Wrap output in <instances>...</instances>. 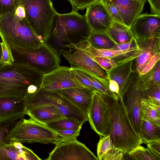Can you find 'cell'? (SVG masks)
Masks as SVG:
<instances>
[{
    "mask_svg": "<svg viewBox=\"0 0 160 160\" xmlns=\"http://www.w3.org/2000/svg\"><path fill=\"white\" fill-rule=\"evenodd\" d=\"M91 29L84 15L77 12L55 16L46 43L58 55L70 53L87 40Z\"/></svg>",
    "mask_w": 160,
    "mask_h": 160,
    "instance_id": "1",
    "label": "cell"
},
{
    "mask_svg": "<svg viewBox=\"0 0 160 160\" xmlns=\"http://www.w3.org/2000/svg\"><path fill=\"white\" fill-rule=\"evenodd\" d=\"M43 74L23 61L0 65V97L26 98L29 87H40Z\"/></svg>",
    "mask_w": 160,
    "mask_h": 160,
    "instance_id": "2",
    "label": "cell"
},
{
    "mask_svg": "<svg viewBox=\"0 0 160 160\" xmlns=\"http://www.w3.org/2000/svg\"><path fill=\"white\" fill-rule=\"evenodd\" d=\"M102 95L111 113L109 135L113 144L125 154H128L143 142L131 122L123 99Z\"/></svg>",
    "mask_w": 160,
    "mask_h": 160,
    "instance_id": "3",
    "label": "cell"
},
{
    "mask_svg": "<svg viewBox=\"0 0 160 160\" xmlns=\"http://www.w3.org/2000/svg\"><path fill=\"white\" fill-rule=\"evenodd\" d=\"M0 37L2 42L12 50L33 49L44 42L37 36L26 18H19L14 12L0 17Z\"/></svg>",
    "mask_w": 160,
    "mask_h": 160,
    "instance_id": "4",
    "label": "cell"
},
{
    "mask_svg": "<svg viewBox=\"0 0 160 160\" xmlns=\"http://www.w3.org/2000/svg\"><path fill=\"white\" fill-rule=\"evenodd\" d=\"M7 139L21 143L39 142L56 145L70 140L31 118L20 120L9 132Z\"/></svg>",
    "mask_w": 160,
    "mask_h": 160,
    "instance_id": "5",
    "label": "cell"
},
{
    "mask_svg": "<svg viewBox=\"0 0 160 160\" xmlns=\"http://www.w3.org/2000/svg\"><path fill=\"white\" fill-rule=\"evenodd\" d=\"M26 19L37 36L43 42L50 34L54 19L58 12L51 0H21Z\"/></svg>",
    "mask_w": 160,
    "mask_h": 160,
    "instance_id": "6",
    "label": "cell"
},
{
    "mask_svg": "<svg viewBox=\"0 0 160 160\" xmlns=\"http://www.w3.org/2000/svg\"><path fill=\"white\" fill-rule=\"evenodd\" d=\"M24 104L25 110L38 105H51L58 108L65 118L74 120L82 125L88 121L87 116L69 101L58 93L41 87L25 99Z\"/></svg>",
    "mask_w": 160,
    "mask_h": 160,
    "instance_id": "7",
    "label": "cell"
},
{
    "mask_svg": "<svg viewBox=\"0 0 160 160\" xmlns=\"http://www.w3.org/2000/svg\"><path fill=\"white\" fill-rule=\"evenodd\" d=\"M26 62L43 74L60 66V58L46 42L38 48L30 50H13Z\"/></svg>",
    "mask_w": 160,
    "mask_h": 160,
    "instance_id": "8",
    "label": "cell"
},
{
    "mask_svg": "<svg viewBox=\"0 0 160 160\" xmlns=\"http://www.w3.org/2000/svg\"><path fill=\"white\" fill-rule=\"evenodd\" d=\"M142 98L144 97L139 74L133 71L130 76L128 88L123 100L131 122L138 134L141 120V100Z\"/></svg>",
    "mask_w": 160,
    "mask_h": 160,
    "instance_id": "9",
    "label": "cell"
},
{
    "mask_svg": "<svg viewBox=\"0 0 160 160\" xmlns=\"http://www.w3.org/2000/svg\"><path fill=\"white\" fill-rule=\"evenodd\" d=\"M88 117L91 128L99 136L109 135L111 113L102 94L94 92Z\"/></svg>",
    "mask_w": 160,
    "mask_h": 160,
    "instance_id": "10",
    "label": "cell"
},
{
    "mask_svg": "<svg viewBox=\"0 0 160 160\" xmlns=\"http://www.w3.org/2000/svg\"><path fill=\"white\" fill-rule=\"evenodd\" d=\"M46 160L99 159L84 144L74 139L65 141L56 145Z\"/></svg>",
    "mask_w": 160,
    "mask_h": 160,
    "instance_id": "11",
    "label": "cell"
},
{
    "mask_svg": "<svg viewBox=\"0 0 160 160\" xmlns=\"http://www.w3.org/2000/svg\"><path fill=\"white\" fill-rule=\"evenodd\" d=\"M87 40L79 45L75 49L63 55L69 62L71 68L81 69L109 81L105 70L94 59L85 48Z\"/></svg>",
    "mask_w": 160,
    "mask_h": 160,
    "instance_id": "12",
    "label": "cell"
},
{
    "mask_svg": "<svg viewBox=\"0 0 160 160\" xmlns=\"http://www.w3.org/2000/svg\"><path fill=\"white\" fill-rule=\"evenodd\" d=\"M40 87L52 92L64 89L84 87L76 78L71 68L61 66L43 74Z\"/></svg>",
    "mask_w": 160,
    "mask_h": 160,
    "instance_id": "13",
    "label": "cell"
},
{
    "mask_svg": "<svg viewBox=\"0 0 160 160\" xmlns=\"http://www.w3.org/2000/svg\"><path fill=\"white\" fill-rule=\"evenodd\" d=\"M140 52L139 49L132 57L117 62L116 65L111 69L105 71L108 80L113 81L118 86V98L123 99L128 88L130 76L133 71V61L138 57Z\"/></svg>",
    "mask_w": 160,
    "mask_h": 160,
    "instance_id": "14",
    "label": "cell"
},
{
    "mask_svg": "<svg viewBox=\"0 0 160 160\" xmlns=\"http://www.w3.org/2000/svg\"><path fill=\"white\" fill-rule=\"evenodd\" d=\"M130 28L135 38H160V15L141 14L136 18Z\"/></svg>",
    "mask_w": 160,
    "mask_h": 160,
    "instance_id": "15",
    "label": "cell"
},
{
    "mask_svg": "<svg viewBox=\"0 0 160 160\" xmlns=\"http://www.w3.org/2000/svg\"><path fill=\"white\" fill-rule=\"evenodd\" d=\"M86 9L85 15L92 31L107 33L113 21L101 0Z\"/></svg>",
    "mask_w": 160,
    "mask_h": 160,
    "instance_id": "16",
    "label": "cell"
},
{
    "mask_svg": "<svg viewBox=\"0 0 160 160\" xmlns=\"http://www.w3.org/2000/svg\"><path fill=\"white\" fill-rule=\"evenodd\" d=\"M135 39L140 52L133 61L132 70L139 74L152 58L160 53V38Z\"/></svg>",
    "mask_w": 160,
    "mask_h": 160,
    "instance_id": "17",
    "label": "cell"
},
{
    "mask_svg": "<svg viewBox=\"0 0 160 160\" xmlns=\"http://www.w3.org/2000/svg\"><path fill=\"white\" fill-rule=\"evenodd\" d=\"M79 109L88 117L94 92L84 87L68 88L56 92Z\"/></svg>",
    "mask_w": 160,
    "mask_h": 160,
    "instance_id": "18",
    "label": "cell"
},
{
    "mask_svg": "<svg viewBox=\"0 0 160 160\" xmlns=\"http://www.w3.org/2000/svg\"><path fill=\"white\" fill-rule=\"evenodd\" d=\"M115 6L124 24L131 28L143 11L146 0H109Z\"/></svg>",
    "mask_w": 160,
    "mask_h": 160,
    "instance_id": "19",
    "label": "cell"
},
{
    "mask_svg": "<svg viewBox=\"0 0 160 160\" xmlns=\"http://www.w3.org/2000/svg\"><path fill=\"white\" fill-rule=\"evenodd\" d=\"M25 115L43 124L65 118L56 107L48 105L36 106L27 109Z\"/></svg>",
    "mask_w": 160,
    "mask_h": 160,
    "instance_id": "20",
    "label": "cell"
},
{
    "mask_svg": "<svg viewBox=\"0 0 160 160\" xmlns=\"http://www.w3.org/2000/svg\"><path fill=\"white\" fill-rule=\"evenodd\" d=\"M25 99L0 97V122L22 114L25 115Z\"/></svg>",
    "mask_w": 160,
    "mask_h": 160,
    "instance_id": "21",
    "label": "cell"
},
{
    "mask_svg": "<svg viewBox=\"0 0 160 160\" xmlns=\"http://www.w3.org/2000/svg\"><path fill=\"white\" fill-rule=\"evenodd\" d=\"M41 160L31 149L23 146L19 148L13 142L0 145V160Z\"/></svg>",
    "mask_w": 160,
    "mask_h": 160,
    "instance_id": "22",
    "label": "cell"
},
{
    "mask_svg": "<svg viewBox=\"0 0 160 160\" xmlns=\"http://www.w3.org/2000/svg\"><path fill=\"white\" fill-rule=\"evenodd\" d=\"M107 33L117 44L129 42L134 38L130 28L115 21Z\"/></svg>",
    "mask_w": 160,
    "mask_h": 160,
    "instance_id": "23",
    "label": "cell"
},
{
    "mask_svg": "<svg viewBox=\"0 0 160 160\" xmlns=\"http://www.w3.org/2000/svg\"><path fill=\"white\" fill-rule=\"evenodd\" d=\"M143 143L160 139V127L153 122L147 117L142 116L139 132Z\"/></svg>",
    "mask_w": 160,
    "mask_h": 160,
    "instance_id": "24",
    "label": "cell"
},
{
    "mask_svg": "<svg viewBox=\"0 0 160 160\" xmlns=\"http://www.w3.org/2000/svg\"><path fill=\"white\" fill-rule=\"evenodd\" d=\"M87 40L90 46L97 49H112L117 45L107 33L92 31Z\"/></svg>",
    "mask_w": 160,
    "mask_h": 160,
    "instance_id": "25",
    "label": "cell"
},
{
    "mask_svg": "<svg viewBox=\"0 0 160 160\" xmlns=\"http://www.w3.org/2000/svg\"><path fill=\"white\" fill-rule=\"evenodd\" d=\"M140 78L143 90L152 85L160 84V60L147 73L140 75Z\"/></svg>",
    "mask_w": 160,
    "mask_h": 160,
    "instance_id": "26",
    "label": "cell"
},
{
    "mask_svg": "<svg viewBox=\"0 0 160 160\" xmlns=\"http://www.w3.org/2000/svg\"><path fill=\"white\" fill-rule=\"evenodd\" d=\"M25 115H21L0 122V145L12 142V141L7 139L8 133Z\"/></svg>",
    "mask_w": 160,
    "mask_h": 160,
    "instance_id": "27",
    "label": "cell"
},
{
    "mask_svg": "<svg viewBox=\"0 0 160 160\" xmlns=\"http://www.w3.org/2000/svg\"><path fill=\"white\" fill-rule=\"evenodd\" d=\"M85 48L92 57H102L110 58L139 49L138 46L125 50L97 49L90 46L88 42L85 46Z\"/></svg>",
    "mask_w": 160,
    "mask_h": 160,
    "instance_id": "28",
    "label": "cell"
},
{
    "mask_svg": "<svg viewBox=\"0 0 160 160\" xmlns=\"http://www.w3.org/2000/svg\"><path fill=\"white\" fill-rule=\"evenodd\" d=\"M44 125L55 131L68 129L80 130L82 125L74 120L66 118Z\"/></svg>",
    "mask_w": 160,
    "mask_h": 160,
    "instance_id": "29",
    "label": "cell"
},
{
    "mask_svg": "<svg viewBox=\"0 0 160 160\" xmlns=\"http://www.w3.org/2000/svg\"><path fill=\"white\" fill-rule=\"evenodd\" d=\"M100 136L97 147V158L99 160H102L109 151L114 145L110 135Z\"/></svg>",
    "mask_w": 160,
    "mask_h": 160,
    "instance_id": "30",
    "label": "cell"
},
{
    "mask_svg": "<svg viewBox=\"0 0 160 160\" xmlns=\"http://www.w3.org/2000/svg\"><path fill=\"white\" fill-rule=\"evenodd\" d=\"M128 154L131 159L136 160H158L147 148L138 146Z\"/></svg>",
    "mask_w": 160,
    "mask_h": 160,
    "instance_id": "31",
    "label": "cell"
},
{
    "mask_svg": "<svg viewBox=\"0 0 160 160\" xmlns=\"http://www.w3.org/2000/svg\"><path fill=\"white\" fill-rule=\"evenodd\" d=\"M141 117L145 116L158 126L160 127V115L152 108L141 100Z\"/></svg>",
    "mask_w": 160,
    "mask_h": 160,
    "instance_id": "32",
    "label": "cell"
},
{
    "mask_svg": "<svg viewBox=\"0 0 160 160\" xmlns=\"http://www.w3.org/2000/svg\"><path fill=\"white\" fill-rule=\"evenodd\" d=\"M21 3V0H0V17L14 12Z\"/></svg>",
    "mask_w": 160,
    "mask_h": 160,
    "instance_id": "33",
    "label": "cell"
},
{
    "mask_svg": "<svg viewBox=\"0 0 160 160\" xmlns=\"http://www.w3.org/2000/svg\"><path fill=\"white\" fill-rule=\"evenodd\" d=\"M144 98L160 103V84L152 85L143 90Z\"/></svg>",
    "mask_w": 160,
    "mask_h": 160,
    "instance_id": "34",
    "label": "cell"
},
{
    "mask_svg": "<svg viewBox=\"0 0 160 160\" xmlns=\"http://www.w3.org/2000/svg\"><path fill=\"white\" fill-rule=\"evenodd\" d=\"M1 44L2 52L1 65L12 64L15 60L13 56L11 49L3 42H1Z\"/></svg>",
    "mask_w": 160,
    "mask_h": 160,
    "instance_id": "35",
    "label": "cell"
},
{
    "mask_svg": "<svg viewBox=\"0 0 160 160\" xmlns=\"http://www.w3.org/2000/svg\"><path fill=\"white\" fill-rule=\"evenodd\" d=\"M113 21L123 24L118 10L113 4L109 0H101Z\"/></svg>",
    "mask_w": 160,
    "mask_h": 160,
    "instance_id": "36",
    "label": "cell"
},
{
    "mask_svg": "<svg viewBox=\"0 0 160 160\" xmlns=\"http://www.w3.org/2000/svg\"><path fill=\"white\" fill-rule=\"evenodd\" d=\"M92 57L99 65L106 71L111 69L117 64V62L111 58L102 57Z\"/></svg>",
    "mask_w": 160,
    "mask_h": 160,
    "instance_id": "37",
    "label": "cell"
},
{
    "mask_svg": "<svg viewBox=\"0 0 160 160\" xmlns=\"http://www.w3.org/2000/svg\"><path fill=\"white\" fill-rule=\"evenodd\" d=\"M72 5V11L77 12L86 8L91 4L98 0H67Z\"/></svg>",
    "mask_w": 160,
    "mask_h": 160,
    "instance_id": "38",
    "label": "cell"
},
{
    "mask_svg": "<svg viewBox=\"0 0 160 160\" xmlns=\"http://www.w3.org/2000/svg\"><path fill=\"white\" fill-rule=\"evenodd\" d=\"M123 152L114 146L111 148L102 160H122L124 155Z\"/></svg>",
    "mask_w": 160,
    "mask_h": 160,
    "instance_id": "39",
    "label": "cell"
},
{
    "mask_svg": "<svg viewBox=\"0 0 160 160\" xmlns=\"http://www.w3.org/2000/svg\"><path fill=\"white\" fill-rule=\"evenodd\" d=\"M147 148L158 160H160V139L148 142Z\"/></svg>",
    "mask_w": 160,
    "mask_h": 160,
    "instance_id": "40",
    "label": "cell"
},
{
    "mask_svg": "<svg viewBox=\"0 0 160 160\" xmlns=\"http://www.w3.org/2000/svg\"><path fill=\"white\" fill-rule=\"evenodd\" d=\"M160 59V53L155 54L147 63L139 73L140 75H144L148 72L155 66Z\"/></svg>",
    "mask_w": 160,
    "mask_h": 160,
    "instance_id": "41",
    "label": "cell"
},
{
    "mask_svg": "<svg viewBox=\"0 0 160 160\" xmlns=\"http://www.w3.org/2000/svg\"><path fill=\"white\" fill-rule=\"evenodd\" d=\"M80 130L68 129L63 130L56 131L63 137L68 140L77 139V137L80 135Z\"/></svg>",
    "mask_w": 160,
    "mask_h": 160,
    "instance_id": "42",
    "label": "cell"
},
{
    "mask_svg": "<svg viewBox=\"0 0 160 160\" xmlns=\"http://www.w3.org/2000/svg\"><path fill=\"white\" fill-rule=\"evenodd\" d=\"M138 47L135 37L130 42L117 44L112 49L116 50H125Z\"/></svg>",
    "mask_w": 160,
    "mask_h": 160,
    "instance_id": "43",
    "label": "cell"
},
{
    "mask_svg": "<svg viewBox=\"0 0 160 160\" xmlns=\"http://www.w3.org/2000/svg\"><path fill=\"white\" fill-rule=\"evenodd\" d=\"M151 9V14L160 15V0H147Z\"/></svg>",
    "mask_w": 160,
    "mask_h": 160,
    "instance_id": "44",
    "label": "cell"
},
{
    "mask_svg": "<svg viewBox=\"0 0 160 160\" xmlns=\"http://www.w3.org/2000/svg\"><path fill=\"white\" fill-rule=\"evenodd\" d=\"M14 13L16 15L20 18H26V12L24 8L21 3L16 9Z\"/></svg>",
    "mask_w": 160,
    "mask_h": 160,
    "instance_id": "45",
    "label": "cell"
},
{
    "mask_svg": "<svg viewBox=\"0 0 160 160\" xmlns=\"http://www.w3.org/2000/svg\"><path fill=\"white\" fill-rule=\"evenodd\" d=\"M2 46L1 44V42H0V65H1V60L2 56Z\"/></svg>",
    "mask_w": 160,
    "mask_h": 160,
    "instance_id": "46",
    "label": "cell"
}]
</instances>
